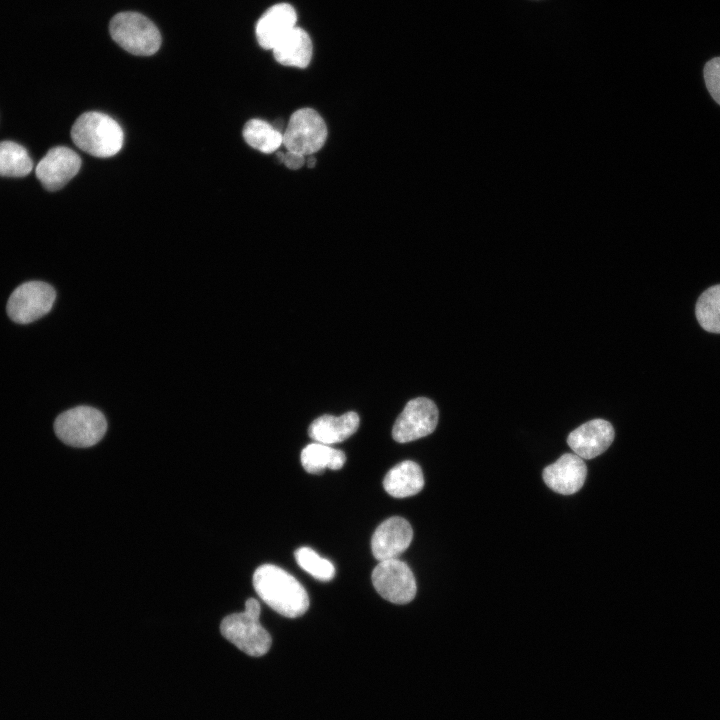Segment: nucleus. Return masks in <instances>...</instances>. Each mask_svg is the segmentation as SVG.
Segmentation results:
<instances>
[{"label": "nucleus", "mask_w": 720, "mask_h": 720, "mask_svg": "<svg viewBox=\"0 0 720 720\" xmlns=\"http://www.w3.org/2000/svg\"><path fill=\"white\" fill-rule=\"evenodd\" d=\"M54 288L42 281H29L18 286L7 302V313L16 323L28 324L47 314L55 301Z\"/></svg>", "instance_id": "7"}, {"label": "nucleus", "mask_w": 720, "mask_h": 720, "mask_svg": "<svg viewBox=\"0 0 720 720\" xmlns=\"http://www.w3.org/2000/svg\"><path fill=\"white\" fill-rule=\"evenodd\" d=\"M316 164V158L313 155L306 156V165L309 168H314Z\"/></svg>", "instance_id": "25"}, {"label": "nucleus", "mask_w": 720, "mask_h": 720, "mask_svg": "<svg viewBox=\"0 0 720 720\" xmlns=\"http://www.w3.org/2000/svg\"><path fill=\"white\" fill-rule=\"evenodd\" d=\"M413 530L404 518L395 516L383 521L373 533L371 550L378 561L395 559L410 545Z\"/></svg>", "instance_id": "11"}, {"label": "nucleus", "mask_w": 720, "mask_h": 720, "mask_svg": "<svg viewBox=\"0 0 720 720\" xmlns=\"http://www.w3.org/2000/svg\"><path fill=\"white\" fill-rule=\"evenodd\" d=\"M81 158L72 149L57 146L50 149L35 169L45 189L56 191L64 187L80 170Z\"/></svg>", "instance_id": "10"}, {"label": "nucleus", "mask_w": 720, "mask_h": 720, "mask_svg": "<svg viewBox=\"0 0 720 720\" xmlns=\"http://www.w3.org/2000/svg\"><path fill=\"white\" fill-rule=\"evenodd\" d=\"M614 436V428L608 421L593 419L573 430L567 444L582 459H592L608 449Z\"/></svg>", "instance_id": "13"}, {"label": "nucleus", "mask_w": 720, "mask_h": 720, "mask_svg": "<svg viewBox=\"0 0 720 720\" xmlns=\"http://www.w3.org/2000/svg\"><path fill=\"white\" fill-rule=\"evenodd\" d=\"M435 403L424 397L410 400L396 419L392 436L399 443H406L431 434L438 423Z\"/></svg>", "instance_id": "9"}, {"label": "nucleus", "mask_w": 720, "mask_h": 720, "mask_svg": "<svg viewBox=\"0 0 720 720\" xmlns=\"http://www.w3.org/2000/svg\"><path fill=\"white\" fill-rule=\"evenodd\" d=\"M277 157L291 170H297L306 164V156L288 150L286 152L278 151Z\"/></svg>", "instance_id": "24"}, {"label": "nucleus", "mask_w": 720, "mask_h": 720, "mask_svg": "<svg viewBox=\"0 0 720 720\" xmlns=\"http://www.w3.org/2000/svg\"><path fill=\"white\" fill-rule=\"evenodd\" d=\"M383 486L385 491L396 498H405L419 493L424 486L421 467L410 460L395 465L388 471Z\"/></svg>", "instance_id": "17"}, {"label": "nucleus", "mask_w": 720, "mask_h": 720, "mask_svg": "<svg viewBox=\"0 0 720 720\" xmlns=\"http://www.w3.org/2000/svg\"><path fill=\"white\" fill-rule=\"evenodd\" d=\"M275 60L284 65L306 68L312 58V41L303 29L295 27L272 49Z\"/></svg>", "instance_id": "16"}, {"label": "nucleus", "mask_w": 720, "mask_h": 720, "mask_svg": "<svg viewBox=\"0 0 720 720\" xmlns=\"http://www.w3.org/2000/svg\"><path fill=\"white\" fill-rule=\"evenodd\" d=\"M297 564L319 581H330L335 575V567L309 547H300L295 551Z\"/></svg>", "instance_id": "22"}, {"label": "nucleus", "mask_w": 720, "mask_h": 720, "mask_svg": "<svg viewBox=\"0 0 720 720\" xmlns=\"http://www.w3.org/2000/svg\"><path fill=\"white\" fill-rule=\"evenodd\" d=\"M107 421L101 411L77 406L61 413L54 422L57 437L73 447H91L105 435Z\"/></svg>", "instance_id": "4"}, {"label": "nucleus", "mask_w": 720, "mask_h": 720, "mask_svg": "<svg viewBox=\"0 0 720 720\" xmlns=\"http://www.w3.org/2000/svg\"><path fill=\"white\" fill-rule=\"evenodd\" d=\"M110 35L123 49L134 55L148 56L161 45V35L155 24L137 12H121L110 22Z\"/></svg>", "instance_id": "5"}, {"label": "nucleus", "mask_w": 720, "mask_h": 720, "mask_svg": "<svg viewBox=\"0 0 720 720\" xmlns=\"http://www.w3.org/2000/svg\"><path fill=\"white\" fill-rule=\"evenodd\" d=\"M243 138L252 148L262 153H272L283 145V133L261 119H251L243 127Z\"/></svg>", "instance_id": "19"}, {"label": "nucleus", "mask_w": 720, "mask_h": 720, "mask_svg": "<svg viewBox=\"0 0 720 720\" xmlns=\"http://www.w3.org/2000/svg\"><path fill=\"white\" fill-rule=\"evenodd\" d=\"M260 611L259 602L250 598L246 600L243 612L226 616L220 624V632L229 642L256 657L266 654L272 643L270 634L259 621Z\"/></svg>", "instance_id": "3"}, {"label": "nucleus", "mask_w": 720, "mask_h": 720, "mask_svg": "<svg viewBox=\"0 0 720 720\" xmlns=\"http://www.w3.org/2000/svg\"><path fill=\"white\" fill-rule=\"evenodd\" d=\"M703 76L710 95L720 104V57H715L705 64Z\"/></svg>", "instance_id": "23"}, {"label": "nucleus", "mask_w": 720, "mask_h": 720, "mask_svg": "<svg viewBox=\"0 0 720 720\" xmlns=\"http://www.w3.org/2000/svg\"><path fill=\"white\" fill-rule=\"evenodd\" d=\"M33 162L27 150L12 141L0 142V175L23 177L31 172Z\"/></svg>", "instance_id": "20"}, {"label": "nucleus", "mask_w": 720, "mask_h": 720, "mask_svg": "<svg viewBox=\"0 0 720 720\" xmlns=\"http://www.w3.org/2000/svg\"><path fill=\"white\" fill-rule=\"evenodd\" d=\"M297 15L287 3L270 7L256 24V37L259 45L272 50L290 31L296 27Z\"/></svg>", "instance_id": "14"}, {"label": "nucleus", "mask_w": 720, "mask_h": 720, "mask_svg": "<svg viewBox=\"0 0 720 720\" xmlns=\"http://www.w3.org/2000/svg\"><path fill=\"white\" fill-rule=\"evenodd\" d=\"M359 427V416L353 411L340 416L322 415L308 428V434L315 442L331 445L342 442L353 435Z\"/></svg>", "instance_id": "15"}, {"label": "nucleus", "mask_w": 720, "mask_h": 720, "mask_svg": "<svg viewBox=\"0 0 720 720\" xmlns=\"http://www.w3.org/2000/svg\"><path fill=\"white\" fill-rule=\"evenodd\" d=\"M327 126L320 114L312 108L296 110L283 133V145L288 151L313 155L327 139Z\"/></svg>", "instance_id": "6"}, {"label": "nucleus", "mask_w": 720, "mask_h": 720, "mask_svg": "<svg viewBox=\"0 0 720 720\" xmlns=\"http://www.w3.org/2000/svg\"><path fill=\"white\" fill-rule=\"evenodd\" d=\"M376 591L395 604H406L416 595L417 585L409 566L398 558L379 561L372 572Z\"/></svg>", "instance_id": "8"}, {"label": "nucleus", "mask_w": 720, "mask_h": 720, "mask_svg": "<svg viewBox=\"0 0 720 720\" xmlns=\"http://www.w3.org/2000/svg\"><path fill=\"white\" fill-rule=\"evenodd\" d=\"M253 586L270 608L285 617H299L309 607L308 594L300 582L273 564H264L255 570Z\"/></svg>", "instance_id": "1"}, {"label": "nucleus", "mask_w": 720, "mask_h": 720, "mask_svg": "<svg viewBox=\"0 0 720 720\" xmlns=\"http://www.w3.org/2000/svg\"><path fill=\"white\" fill-rule=\"evenodd\" d=\"M74 144L82 151L99 158L117 154L123 145V131L110 116L90 111L80 115L71 129Z\"/></svg>", "instance_id": "2"}, {"label": "nucleus", "mask_w": 720, "mask_h": 720, "mask_svg": "<svg viewBox=\"0 0 720 720\" xmlns=\"http://www.w3.org/2000/svg\"><path fill=\"white\" fill-rule=\"evenodd\" d=\"M695 311L704 330L720 333V284L708 288L700 295Z\"/></svg>", "instance_id": "21"}, {"label": "nucleus", "mask_w": 720, "mask_h": 720, "mask_svg": "<svg viewBox=\"0 0 720 720\" xmlns=\"http://www.w3.org/2000/svg\"><path fill=\"white\" fill-rule=\"evenodd\" d=\"M587 467L584 460L575 453H565L556 462L544 468L545 484L554 492L572 495L584 485Z\"/></svg>", "instance_id": "12"}, {"label": "nucleus", "mask_w": 720, "mask_h": 720, "mask_svg": "<svg viewBox=\"0 0 720 720\" xmlns=\"http://www.w3.org/2000/svg\"><path fill=\"white\" fill-rule=\"evenodd\" d=\"M303 468L312 474L323 473L325 469L339 470L346 461L345 453L341 450L322 443H311L301 452Z\"/></svg>", "instance_id": "18"}]
</instances>
